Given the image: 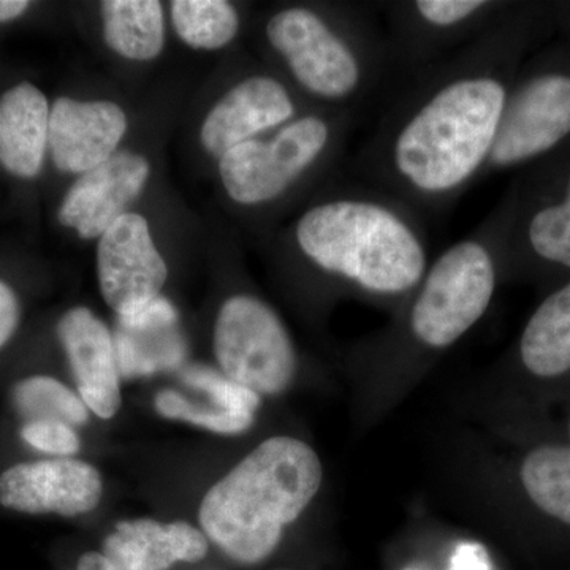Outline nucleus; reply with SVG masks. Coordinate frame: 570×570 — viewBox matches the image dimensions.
Returning a JSON list of instances; mask_svg holds the SVG:
<instances>
[{
  "mask_svg": "<svg viewBox=\"0 0 570 570\" xmlns=\"http://www.w3.org/2000/svg\"><path fill=\"white\" fill-rule=\"evenodd\" d=\"M307 110L275 70L249 69L228 86L202 122V148L219 160L225 153L272 132Z\"/></svg>",
  "mask_w": 570,
  "mask_h": 570,
  "instance_id": "nucleus-10",
  "label": "nucleus"
},
{
  "mask_svg": "<svg viewBox=\"0 0 570 570\" xmlns=\"http://www.w3.org/2000/svg\"><path fill=\"white\" fill-rule=\"evenodd\" d=\"M156 409L165 419L183 420L219 434H239L249 430L254 415L232 414L220 409L195 406L179 393L164 390L156 396Z\"/></svg>",
  "mask_w": 570,
  "mask_h": 570,
  "instance_id": "nucleus-24",
  "label": "nucleus"
},
{
  "mask_svg": "<svg viewBox=\"0 0 570 570\" xmlns=\"http://www.w3.org/2000/svg\"><path fill=\"white\" fill-rule=\"evenodd\" d=\"M214 352L224 376L275 396L294 382L298 355L283 318L261 296H228L214 325Z\"/></svg>",
  "mask_w": 570,
  "mask_h": 570,
  "instance_id": "nucleus-8",
  "label": "nucleus"
},
{
  "mask_svg": "<svg viewBox=\"0 0 570 570\" xmlns=\"http://www.w3.org/2000/svg\"><path fill=\"white\" fill-rule=\"evenodd\" d=\"M324 479L316 450L295 438L266 439L205 494L198 520L232 560H266Z\"/></svg>",
  "mask_w": 570,
  "mask_h": 570,
  "instance_id": "nucleus-4",
  "label": "nucleus"
},
{
  "mask_svg": "<svg viewBox=\"0 0 570 570\" xmlns=\"http://www.w3.org/2000/svg\"><path fill=\"white\" fill-rule=\"evenodd\" d=\"M519 354L532 376L551 379L570 371V281L534 311L521 333Z\"/></svg>",
  "mask_w": 570,
  "mask_h": 570,
  "instance_id": "nucleus-19",
  "label": "nucleus"
},
{
  "mask_svg": "<svg viewBox=\"0 0 570 570\" xmlns=\"http://www.w3.org/2000/svg\"><path fill=\"white\" fill-rule=\"evenodd\" d=\"M258 32L269 69L307 108L366 119L400 89L377 2L285 3Z\"/></svg>",
  "mask_w": 570,
  "mask_h": 570,
  "instance_id": "nucleus-3",
  "label": "nucleus"
},
{
  "mask_svg": "<svg viewBox=\"0 0 570 570\" xmlns=\"http://www.w3.org/2000/svg\"><path fill=\"white\" fill-rule=\"evenodd\" d=\"M171 28L195 51H220L243 31L245 18L227 0H175L170 2Z\"/></svg>",
  "mask_w": 570,
  "mask_h": 570,
  "instance_id": "nucleus-21",
  "label": "nucleus"
},
{
  "mask_svg": "<svg viewBox=\"0 0 570 570\" xmlns=\"http://www.w3.org/2000/svg\"><path fill=\"white\" fill-rule=\"evenodd\" d=\"M129 132V116L107 99L58 97L51 104L48 156L56 170L80 176L119 151Z\"/></svg>",
  "mask_w": 570,
  "mask_h": 570,
  "instance_id": "nucleus-13",
  "label": "nucleus"
},
{
  "mask_svg": "<svg viewBox=\"0 0 570 570\" xmlns=\"http://www.w3.org/2000/svg\"><path fill=\"white\" fill-rule=\"evenodd\" d=\"M58 337L82 403L100 419L121 407V384L110 330L91 309L71 307L58 324Z\"/></svg>",
  "mask_w": 570,
  "mask_h": 570,
  "instance_id": "nucleus-15",
  "label": "nucleus"
},
{
  "mask_svg": "<svg viewBox=\"0 0 570 570\" xmlns=\"http://www.w3.org/2000/svg\"><path fill=\"white\" fill-rule=\"evenodd\" d=\"M377 6L401 86L493 31L512 10L497 0H390Z\"/></svg>",
  "mask_w": 570,
  "mask_h": 570,
  "instance_id": "nucleus-7",
  "label": "nucleus"
},
{
  "mask_svg": "<svg viewBox=\"0 0 570 570\" xmlns=\"http://www.w3.org/2000/svg\"><path fill=\"white\" fill-rule=\"evenodd\" d=\"M13 404L26 422L55 420L70 426L88 422V409L81 397L75 395L58 379L48 376L22 379L14 385Z\"/></svg>",
  "mask_w": 570,
  "mask_h": 570,
  "instance_id": "nucleus-23",
  "label": "nucleus"
},
{
  "mask_svg": "<svg viewBox=\"0 0 570 570\" xmlns=\"http://www.w3.org/2000/svg\"><path fill=\"white\" fill-rule=\"evenodd\" d=\"M31 7L32 3L28 0H0V24L20 20Z\"/></svg>",
  "mask_w": 570,
  "mask_h": 570,
  "instance_id": "nucleus-29",
  "label": "nucleus"
},
{
  "mask_svg": "<svg viewBox=\"0 0 570 570\" xmlns=\"http://www.w3.org/2000/svg\"><path fill=\"white\" fill-rule=\"evenodd\" d=\"M50 115L47 94L31 81L0 94V167L13 178L31 181L43 170Z\"/></svg>",
  "mask_w": 570,
  "mask_h": 570,
  "instance_id": "nucleus-16",
  "label": "nucleus"
},
{
  "mask_svg": "<svg viewBox=\"0 0 570 570\" xmlns=\"http://www.w3.org/2000/svg\"><path fill=\"white\" fill-rule=\"evenodd\" d=\"M153 175L145 154L119 149L99 167L77 176L58 208V220L85 242L99 239L129 213Z\"/></svg>",
  "mask_w": 570,
  "mask_h": 570,
  "instance_id": "nucleus-12",
  "label": "nucleus"
},
{
  "mask_svg": "<svg viewBox=\"0 0 570 570\" xmlns=\"http://www.w3.org/2000/svg\"><path fill=\"white\" fill-rule=\"evenodd\" d=\"M21 302L10 284L0 279V348L10 343L21 324Z\"/></svg>",
  "mask_w": 570,
  "mask_h": 570,
  "instance_id": "nucleus-27",
  "label": "nucleus"
},
{
  "mask_svg": "<svg viewBox=\"0 0 570 570\" xmlns=\"http://www.w3.org/2000/svg\"><path fill=\"white\" fill-rule=\"evenodd\" d=\"M569 138L570 71L547 67L513 78L482 181L547 156Z\"/></svg>",
  "mask_w": 570,
  "mask_h": 570,
  "instance_id": "nucleus-9",
  "label": "nucleus"
},
{
  "mask_svg": "<svg viewBox=\"0 0 570 570\" xmlns=\"http://www.w3.org/2000/svg\"><path fill=\"white\" fill-rule=\"evenodd\" d=\"M428 220L404 202L341 171L317 190L283 234L285 265L341 292L377 302L406 299L430 266Z\"/></svg>",
  "mask_w": 570,
  "mask_h": 570,
  "instance_id": "nucleus-2",
  "label": "nucleus"
},
{
  "mask_svg": "<svg viewBox=\"0 0 570 570\" xmlns=\"http://www.w3.org/2000/svg\"><path fill=\"white\" fill-rule=\"evenodd\" d=\"M520 479L531 501L570 527V448L542 445L528 453Z\"/></svg>",
  "mask_w": 570,
  "mask_h": 570,
  "instance_id": "nucleus-22",
  "label": "nucleus"
},
{
  "mask_svg": "<svg viewBox=\"0 0 570 570\" xmlns=\"http://www.w3.org/2000/svg\"><path fill=\"white\" fill-rule=\"evenodd\" d=\"M75 570H116L110 561L105 558L104 553H86L78 561Z\"/></svg>",
  "mask_w": 570,
  "mask_h": 570,
  "instance_id": "nucleus-30",
  "label": "nucleus"
},
{
  "mask_svg": "<svg viewBox=\"0 0 570 570\" xmlns=\"http://www.w3.org/2000/svg\"><path fill=\"white\" fill-rule=\"evenodd\" d=\"M99 11L104 41L119 58L151 62L163 55L167 40L163 2L105 0Z\"/></svg>",
  "mask_w": 570,
  "mask_h": 570,
  "instance_id": "nucleus-18",
  "label": "nucleus"
},
{
  "mask_svg": "<svg viewBox=\"0 0 570 570\" xmlns=\"http://www.w3.org/2000/svg\"><path fill=\"white\" fill-rule=\"evenodd\" d=\"M453 570H490L485 551L478 546H463L453 557Z\"/></svg>",
  "mask_w": 570,
  "mask_h": 570,
  "instance_id": "nucleus-28",
  "label": "nucleus"
},
{
  "mask_svg": "<svg viewBox=\"0 0 570 570\" xmlns=\"http://www.w3.org/2000/svg\"><path fill=\"white\" fill-rule=\"evenodd\" d=\"M102 489L99 471L85 461H33L0 474V504L32 515L77 517L97 508Z\"/></svg>",
  "mask_w": 570,
  "mask_h": 570,
  "instance_id": "nucleus-14",
  "label": "nucleus"
},
{
  "mask_svg": "<svg viewBox=\"0 0 570 570\" xmlns=\"http://www.w3.org/2000/svg\"><path fill=\"white\" fill-rule=\"evenodd\" d=\"M510 209L512 204L498 206L431 261L422 283L407 296L400 325L404 343L420 352L445 351L485 317L505 264Z\"/></svg>",
  "mask_w": 570,
  "mask_h": 570,
  "instance_id": "nucleus-6",
  "label": "nucleus"
},
{
  "mask_svg": "<svg viewBox=\"0 0 570 570\" xmlns=\"http://www.w3.org/2000/svg\"><path fill=\"white\" fill-rule=\"evenodd\" d=\"M96 264L100 294L118 317L159 298L168 279L167 262L140 213L124 214L97 239Z\"/></svg>",
  "mask_w": 570,
  "mask_h": 570,
  "instance_id": "nucleus-11",
  "label": "nucleus"
},
{
  "mask_svg": "<svg viewBox=\"0 0 570 570\" xmlns=\"http://www.w3.org/2000/svg\"><path fill=\"white\" fill-rule=\"evenodd\" d=\"M365 121L354 112L307 108L217 160L225 195L255 227L272 230L288 206L313 197L344 170L347 145Z\"/></svg>",
  "mask_w": 570,
  "mask_h": 570,
  "instance_id": "nucleus-5",
  "label": "nucleus"
},
{
  "mask_svg": "<svg viewBox=\"0 0 570 570\" xmlns=\"http://www.w3.org/2000/svg\"><path fill=\"white\" fill-rule=\"evenodd\" d=\"M208 553L204 532L184 521H121L104 543L116 570H168L176 562H198Z\"/></svg>",
  "mask_w": 570,
  "mask_h": 570,
  "instance_id": "nucleus-17",
  "label": "nucleus"
},
{
  "mask_svg": "<svg viewBox=\"0 0 570 570\" xmlns=\"http://www.w3.org/2000/svg\"><path fill=\"white\" fill-rule=\"evenodd\" d=\"M520 249L542 264L570 269V168L560 194L532 206L519 227L509 219L504 255Z\"/></svg>",
  "mask_w": 570,
  "mask_h": 570,
  "instance_id": "nucleus-20",
  "label": "nucleus"
},
{
  "mask_svg": "<svg viewBox=\"0 0 570 570\" xmlns=\"http://www.w3.org/2000/svg\"><path fill=\"white\" fill-rule=\"evenodd\" d=\"M22 441L50 455L69 456L80 450V439L73 428L55 420L26 422L21 428Z\"/></svg>",
  "mask_w": 570,
  "mask_h": 570,
  "instance_id": "nucleus-26",
  "label": "nucleus"
},
{
  "mask_svg": "<svg viewBox=\"0 0 570 570\" xmlns=\"http://www.w3.org/2000/svg\"><path fill=\"white\" fill-rule=\"evenodd\" d=\"M183 381L190 387L204 390L212 396L216 409L239 415H255L261 407V395L236 384L235 381L205 366H193L184 371Z\"/></svg>",
  "mask_w": 570,
  "mask_h": 570,
  "instance_id": "nucleus-25",
  "label": "nucleus"
},
{
  "mask_svg": "<svg viewBox=\"0 0 570 570\" xmlns=\"http://www.w3.org/2000/svg\"><path fill=\"white\" fill-rule=\"evenodd\" d=\"M569 431H570V426H569Z\"/></svg>",
  "mask_w": 570,
  "mask_h": 570,
  "instance_id": "nucleus-31",
  "label": "nucleus"
},
{
  "mask_svg": "<svg viewBox=\"0 0 570 570\" xmlns=\"http://www.w3.org/2000/svg\"><path fill=\"white\" fill-rule=\"evenodd\" d=\"M519 52L512 17L404 82L344 165L411 206L441 217L482 181Z\"/></svg>",
  "mask_w": 570,
  "mask_h": 570,
  "instance_id": "nucleus-1",
  "label": "nucleus"
}]
</instances>
